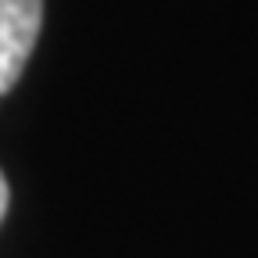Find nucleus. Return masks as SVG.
I'll return each instance as SVG.
<instances>
[{
  "instance_id": "nucleus-1",
  "label": "nucleus",
  "mask_w": 258,
  "mask_h": 258,
  "mask_svg": "<svg viewBox=\"0 0 258 258\" xmlns=\"http://www.w3.org/2000/svg\"><path fill=\"white\" fill-rule=\"evenodd\" d=\"M43 0H0V97L25 72L40 40Z\"/></svg>"
},
{
  "instance_id": "nucleus-2",
  "label": "nucleus",
  "mask_w": 258,
  "mask_h": 258,
  "mask_svg": "<svg viewBox=\"0 0 258 258\" xmlns=\"http://www.w3.org/2000/svg\"><path fill=\"white\" fill-rule=\"evenodd\" d=\"M8 215V179H4V172H0V219Z\"/></svg>"
}]
</instances>
